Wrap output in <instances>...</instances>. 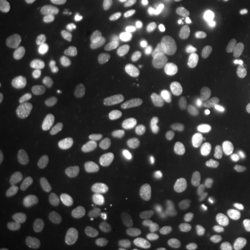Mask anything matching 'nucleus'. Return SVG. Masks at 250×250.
<instances>
[{
	"label": "nucleus",
	"instance_id": "15",
	"mask_svg": "<svg viewBox=\"0 0 250 250\" xmlns=\"http://www.w3.org/2000/svg\"><path fill=\"white\" fill-rule=\"evenodd\" d=\"M221 117V110L217 107H200L196 115L197 124L200 128H208L215 125Z\"/></svg>",
	"mask_w": 250,
	"mask_h": 250
},
{
	"label": "nucleus",
	"instance_id": "37",
	"mask_svg": "<svg viewBox=\"0 0 250 250\" xmlns=\"http://www.w3.org/2000/svg\"><path fill=\"white\" fill-rule=\"evenodd\" d=\"M7 198V190L3 186L0 187V206L4 205Z\"/></svg>",
	"mask_w": 250,
	"mask_h": 250
},
{
	"label": "nucleus",
	"instance_id": "18",
	"mask_svg": "<svg viewBox=\"0 0 250 250\" xmlns=\"http://www.w3.org/2000/svg\"><path fill=\"white\" fill-rule=\"evenodd\" d=\"M120 122H121V125H122L123 129L126 133H129V134L139 133L143 128V124H142V121L140 120V118L130 111L124 112L121 115Z\"/></svg>",
	"mask_w": 250,
	"mask_h": 250
},
{
	"label": "nucleus",
	"instance_id": "10",
	"mask_svg": "<svg viewBox=\"0 0 250 250\" xmlns=\"http://www.w3.org/2000/svg\"><path fill=\"white\" fill-rule=\"evenodd\" d=\"M21 19V10L13 0H0V21L7 25L17 24Z\"/></svg>",
	"mask_w": 250,
	"mask_h": 250
},
{
	"label": "nucleus",
	"instance_id": "5",
	"mask_svg": "<svg viewBox=\"0 0 250 250\" xmlns=\"http://www.w3.org/2000/svg\"><path fill=\"white\" fill-rule=\"evenodd\" d=\"M119 23L115 15L100 9H91L81 20V24L86 30L114 29Z\"/></svg>",
	"mask_w": 250,
	"mask_h": 250
},
{
	"label": "nucleus",
	"instance_id": "16",
	"mask_svg": "<svg viewBox=\"0 0 250 250\" xmlns=\"http://www.w3.org/2000/svg\"><path fill=\"white\" fill-rule=\"evenodd\" d=\"M211 78L208 74L204 73L202 78L191 85H183L181 88V96L185 99H191L204 93L209 87Z\"/></svg>",
	"mask_w": 250,
	"mask_h": 250
},
{
	"label": "nucleus",
	"instance_id": "30",
	"mask_svg": "<svg viewBox=\"0 0 250 250\" xmlns=\"http://www.w3.org/2000/svg\"><path fill=\"white\" fill-rule=\"evenodd\" d=\"M242 31H243V25L234 24V25L226 28L223 32H221L219 35V39L223 42L232 41L237 36H240Z\"/></svg>",
	"mask_w": 250,
	"mask_h": 250
},
{
	"label": "nucleus",
	"instance_id": "32",
	"mask_svg": "<svg viewBox=\"0 0 250 250\" xmlns=\"http://www.w3.org/2000/svg\"><path fill=\"white\" fill-rule=\"evenodd\" d=\"M152 56H153V52L147 46L137 47L133 52L134 60L139 63L145 62L147 59H150Z\"/></svg>",
	"mask_w": 250,
	"mask_h": 250
},
{
	"label": "nucleus",
	"instance_id": "44",
	"mask_svg": "<svg viewBox=\"0 0 250 250\" xmlns=\"http://www.w3.org/2000/svg\"><path fill=\"white\" fill-rule=\"evenodd\" d=\"M138 29H139V30L143 29V24H139V25H138Z\"/></svg>",
	"mask_w": 250,
	"mask_h": 250
},
{
	"label": "nucleus",
	"instance_id": "6",
	"mask_svg": "<svg viewBox=\"0 0 250 250\" xmlns=\"http://www.w3.org/2000/svg\"><path fill=\"white\" fill-rule=\"evenodd\" d=\"M170 171L164 167L154 170L148 183V190L152 195L162 196L170 190Z\"/></svg>",
	"mask_w": 250,
	"mask_h": 250
},
{
	"label": "nucleus",
	"instance_id": "23",
	"mask_svg": "<svg viewBox=\"0 0 250 250\" xmlns=\"http://www.w3.org/2000/svg\"><path fill=\"white\" fill-rule=\"evenodd\" d=\"M93 81V74L89 69L83 68L74 73L72 78V87L77 91L84 89L90 86Z\"/></svg>",
	"mask_w": 250,
	"mask_h": 250
},
{
	"label": "nucleus",
	"instance_id": "7",
	"mask_svg": "<svg viewBox=\"0 0 250 250\" xmlns=\"http://www.w3.org/2000/svg\"><path fill=\"white\" fill-rule=\"evenodd\" d=\"M50 104V97L45 92H41L36 95L28 103L26 108L27 115L33 120L41 119L48 112Z\"/></svg>",
	"mask_w": 250,
	"mask_h": 250
},
{
	"label": "nucleus",
	"instance_id": "41",
	"mask_svg": "<svg viewBox=\"0 0 250 250\" xmlns=\"http://www.w3.org/2000/svg\"><path fill=\"white\" fill-rule=\"evenodd\" d=\"M114 185H115L116 187H122V186H124V184H123L121 181H119V180H116V181L114 182Z\"/></svg>",
	"mask_w": 250,
	"mask_h": 250
},
{
	"label": "nucleus",
	"instance_id": "9",
	"mask_svg": "<svg viewBox=\"0 0 250 250\" xmlns=\"http://www.w3.org/2000/svg\"><path fill=\"white\" fill-rule=\"evenodd\" d=\"M91 182V175L83 170H70L63 175L65 187L72 191L83 190L89 187Z\"/></svg>",
	"mask_w": 250,
	"mask_h": 250
},
{
	"label": "nucleus",
	"instance_id": "45",
	"mask_svg": "<svg viewBox=\"0 0 250 250\" xmlns=\"http://www.w3.org/2000/svg\"><path fill=\"white\" fill-rule=\"evenodd\" d=\"M248 33L250 35V25L249 26V28H248Z\"/></svg>",
	"mask_w": 250,
	"mask_h": 250
},
{
	"label": "nucleus",
	"instance_id": "35",
	"mask_svg": "<svg viewBox=\"0 0 250 250\" xmlns=\"http://www.w3.org/2000/svg\"><path fill=\"white\" fill-rule=\"evenodd\" d=\"M224 82H229V83H236L238 81V76L235 72H232V71H228L225 72L224 76Z\"/></svg>",
	"mask_w": 250,
	"mask_h": 250
},
{
	"label": "nucleus",
	"instance_id": "25",
	"mask_svg": "<svg viewBox=\"0 0 250 250\" xmlns=\"http://www.w3.org/2000/svg\"><path fill=\"white\" fill-rule=\"evenodd\" d=\"M109 39V33L107 29L92 30L87 34L85 41L90 45H100L106 44Z\"/></svg>",
	"mask_w": 250,
	"mask_h": 250
},
{
	"label": "nucleus",
	"instance_id": "34",
	"mask_svg": "<svg viewBox=\"0 0 250 250\" xmlns=\"http://www.w3.org/2000/svg\"><path fill=\"white\" fill-rule=\"evenodd\" d=\"M239 76L246 83H250V64L243 65L239 70Z\"/></svg>",
	"mask_w": 250,
	"mask_h": 250
},
{
	"label": "nucleus",
	"instance_id": "47",
	"mask_svg": "<svg viewBox=\"0 0 250 250\" xmlns=\"http://www.w3.org/2000/svg\"></svg>",
	"mask_w": 250,
	"mask_h": 250
},
{
	"label": "nucleus",
	"instance_id": "13",
	"mask_svg": "<svg viewBox=\"0 0 250 250\" xmlns=\"http://www.w3.org/2000/svg\"><path fill=\"white\" fill-rule=\"evenodd\" d=\"M244 224L236 220H227L218 227V236L222 240H231L244 232Z\"/></svg>",
	"mask_w": 250,
	"mask_h": 250
},
{
	"label": "nucleus",
	"instance_id": "19",
	"mask_svg": "<svg viewBox=\"0 0 250 250\" xmlns=\"http://www.w3.org/2000/svg\"><path fill=\"white\" fill-rule=\"evenodd\" d=\"M115 204V197L111 194H102L93 198L90 202V208L97 213H105Z\"/></svg>",
	"mask_w": 250,
	"mask_h": 250
},
{
	"label": "nucleus",
	"instance_id": "3",
	"mask_svg": "<svg viewBox=\"0 0 250 250\" xmlns=\"http://www.w3.org/2000/svg\"><path fill=\"white\" fill-rule=\"evenodd\" d=\"M249 199L248 192L242 188H235L222 192L208 199L207 207L211 211H224L244 205Z\"/></svg>",
	"mask_w": 250,
	"mask_h": 250
},
{
	"label": "nucleus",
	"instance_id": "22",
	"mask_svg": "<svg viewBox=\"0 0 250 250\" xmlns=\"http://www.w3.org/2000/svg\"><path fill=\"white\" fill-rule=\"evenodd\" d=\"M122 68L125 75L131 80L134 81L137 83H141L143 82L145 70L139 64L126 60L122 63Z\"/></svg>",
	"mask_w": 250,
	"mask_h": 250
},
{
	"label": "nucleus",
	"instance_id": "14",
	"mask_svg": "<svg viewBox=\"0 0 250 250\" xmlns=\"http://www.w3.org/2000/svg\"><path fill=\"white\" fill-rule=\"evenodd\" d=\"M204 67L197 61L188 63L181 74V81L183 85H191L200 80L204 75Z\"/></svg>",
	"mask_w": 250,
	"mask_h": 250
},
{
	"label": "nucleus",
	"instance_id": "20",
	"mask_svg": "<svg viewBox=\"0 0 250 250\" xmlns=\"http://www.w3.org/2000/svg\"><path fill=\"white\" fill-rule=\"evenodd\" d=\"M84 164L86 168L97 176H101L107 169L106 161L100 154L96 152L90 153L85 159Z\"/></svg>",
	"mask_w": 250,
	"mask_h": 250
},
{
	"label": "nucleus",
	"instance_id": "17",
	"mask_svg": "<svg viewBox=\"0 0 250 250\" xmlns=\"http://www.w3.org/2000/svg\"><path fill=\"white\" fill-rule=\"evenodd\" d=\"M238 85L236 83L224 82V83L218 85L209 93L208 98L213 102L223 101L224 99H230L237 92Z\"/></svg>",
	"mask_w": 250,
	"mask_h": 250
},
{
	"label": "nucleus",
	"instance_id": "43",
	"mask_svg": "<svg viewBox=\"0 0 250 250\" xmlns=\"http://www.w3.org/2000/svg\"><path fill=\"white\" fill-rule=\"evenodd\" d=\"M241 4L247 5V4H250V0H238Z\"/></svg>",
	"mask_w": 250,
	"mask_h": 250
},
{
	"label": "nucleus",
	"instance_id": "42",
	"mask_svg": "<svg viewBox=\"0 0 250 250\" xmlns=\"http://www.w3.org/2000/svg\"><path fill=\"white\" fill-rule=\"evenodd\" d=\"M136 26H137V24L134 22H134H131V23H128V24H127L128 28H135Z\"/></svg>",
	"mask_w": 250,
	"mask_h": 250
},
{
	"label": "nucleus",
	"instance_id": "2",
	"mask_svg": "<svg viewBox=\"0 0 250 250\" xmlns=\"http://www.w3.org/2000/svg\"><path fill=\"white\" fill-rule=\"evenodd\" d=\"M43 83V75L36 68H28L18 74L12 80V89L22 97H35Z\"/></svg>",
	"mask_w": 250,
	"mask_h": 250
},
{
	"label": "nucleus",
	"instance_id": "4",
	"mask_svg": "<svg viewBox=\"0 0 250 250\" xmlns=\"http://www.w3.org/2000/svg\"><path fill=\"white\" fill-rule=\"evenodd\" d=\"M54 167L53 158L44 151H38L28 156L23 161V170L32 177L47 176Z\"/></svg>",
	"mask_w": 250,
	"mask_h": 250
},
{
	"label": "nucleus",
	"instance_id": "1",
	"mask_svg": "<svg viewBox=\"0 0 250 250\" xmlns=\"http://www.w3.org/2000/svg\"><path fill=\"white\" fill-rule=\"evenodd\" d=\"M65 214L62 206L50 204L41 207L32 221L34 231L41 237L52 236L61 228Z\"/></svg>",
	"mask_w": 250,
	"mask_h": 250
},
{
	"label": "nucleus",
	"instance_id": "31",
	"mask_svg": "<svg viewBox=\"0 0 250 250\" xmlns=\"http://www.w3.org/2000/svg\"><path fill=\"white\" fill-rule=\"evenodd\" d=\"M134 0H101L102 4L109 9H125L132 6Z\"/></svg>",
	"mask_w": 250,
	"mask_h": 250
},
{
	"label": "nucleus",
	"instance_id": "40",
	"mask_svg": "<svg viewBox=\"0 0 250 250\" xmlns=\"http://www.w3.org/2000/svg\"><path fill=\"white\" fill-rule=\"evenodd\" d=\"M244 250H250V240L246 243V245L244 247Z\"/></svg>",
	"mask_w": 250,
	"mask_h": 250
},
{
	"label": "nucleus",
	"instance_id": "8",
	"mask_svg": "<svg viewBox=\"0 0 250 250\" xmlns=\"http://www.w3.org/2000/svg\"><path fill=\"white\" fill-rule=\"evenodd\" d=\"M61 133L70 138H84L90 133L88 124L78 118L66 120L61 126Z\"/></svg>",
	"mask_w": 250,
	"mask_h": 250
},
{
	"label": "nucleus",
	"instance_id": "12",
	"mask_svg": "<svg viewBox=\"0 0 250 250\" xmlns=\"http://www.w3.org/2000/svg\"><path fill=\"white\" fill-rule=\"evenodd\" d=\"M128 107L134 111L148 113L155 108V100L151 94L141 92L128 102Z\"/></svg>",
	"mask_w": 250,
	"mask_h": 250
},
{
	"label": "nucleus",
	"instance_id": "33",
	"mask_svg": "<svg viewBox=\"0 0 250 250\" xmlns=\"http://www.w3.org/2000/svg\"><path fill=\"white\" fill-rule=\"evenodd\" d=\"M165 38V33L160 31L158 29V27L154 26L151 29L150 33H149V40L152 43H157V42H161V40H163Z\"/></svg>",
	"mask_w": 250,
	"mask_h": 250
},
{
	"label": "nucleus",
	"instance_id": "11",
	"mask_svg": "<svg viewBox=\"0 0 250 250\" xmlns=\"http://www.w3.org/2000/svg\"><path fill=\"white\" fill-rule=\"evenodd\" d=\"M109 241L108 232L103 227L96 228L87 239L83 250H106Z\"/></svg>",
	"mask_w": 250,
	"mask_h": 250
},
{
	"label": "nucleus",
	"instance_id": "28",
	"mask_svg": "<svg viewBox=\"0 0 250 250\" xmlns=\"http://www.w3.org/2000/svg\"><path fill=\"white\" fill-rule=\"evenodd\" d=\"M83 149V142L79 138H71L64 146V151L67 156L75 158L79 156Z\"/></svg>",
	"mask_w": 250,
	"mask_h": 250
},
{
	"label": "nucleus",
	"instance_id": "39",
	"mask_svg": "<svg viewBox=\"0 0 250 250\" xmlns=\"http://www.w3.org/2000/svg\"><path fill=\"white\" fill-rule=\"evenodd\" d=\"M111 250H126V249H125V246H123V245H118Z\"/></svg>",
	"mask_w": 250,
	"mask_h": 250
},
{
	"label": "nucleus",
	"instance_id": "26",
	"mask_svg": "<svg viewBox=\"0 0 250 250\" xmlns=\"http://www.w3.org/2000/svg\"><path fill=\"white\" fill-rule=\"evenodd\" d=\"M112 125L108 121H102L99 126V134L101 135L102 142L107 146H114L117 143L116 134L111 132Z\"/></svg>",
	"mask_w": 250,
	"mask_h": 250
},
{
	"label": "nucleus",
	"instance_id": "38",
	"mask_svg": "<svg viewBox=\"0 0 250 250\" xmlns=\"http://www.w3.org/2000/svg\"><path fill=\"white\" fill-rule=\"evenodd\" d=\"M242 215L244 216V217H246V218H250V205L248 206V207H246L243 210H242Z\"/></svg>",
	"mask_w": 250,
	"mask_h": 250
},
{
	"label": "nucleus",
	"instance_id": "24",
	"mask_svg": "<svg viewBox=\"0 0 250 250\" xmlns=\"http://www.w3.org/2000/svg\"><path fill=\"white\" fill-rule=\"evenodd\" d=\"M64 196V190L61 187H52L45 190L38 198V205L40 207L50 205Z\"/></svg>",
	"mask_w": 250,
	"mask_h": 250
},
{
	"label": "nucleus",
	"instance_id": "21",
	"mask_svg": "<svg viewBox=\"0 0 250 250\" xmlns=\"http://www.w3.org/2000/svg\"><path fill=\"white\" fill-rule=\"evenodd\" d=\"M98 99V92L92 86H88L84 89L79 91L76 98V103L83 109H87L93 107Z\"/></svg>",
	"mask_w": 250,
	"mask_h": 250
},
{
	"label": "nucleus",
	"instance_id": "29",
	"mask_svg": "<svg viewBox=\"0 0 250 250\" xmlns=\"http://www.w3.org/2000/svg\"><path fill=\"white\" fill-rule=\"evenodd\" d=\"M233 106L238 112L241 113L250 110V90L245 91L244 93L238 95L234 100Z\"/></svg>",
	"mask_w": 250,
	"mask_h": 250
},
{
	"label": "nucleus",
	"instance_id": "36",
	"mask_svg": "<svg viewBox=\"0 0 250 250\" xmlns=\"http://www.w3.org/2000/svg\"><path fill=\"white\" fill-rule=\"evenodd\" d=\"M51 3L53 4V6L55 7H58V8H62L67 6L72 0H50Z\"/></svg>",
	"mask_w": 250,
	"mask_h": 250
},
{
	"label": "nucleus",
	"instance_id": "27",
	"mask_svg": "<svg viewBox=\"0 0 250 250\" xmlns=\"http://www.w3.org/2000/svg\"><path fill=\"white\" fill-rule=\"evenodd\" d=\"M225 8L224 0H208L206 7V14L209 21L219 18Z\"/></svg>",
	"mask_w": 250,
	"mask_h": 250
},
{
	"label": "nucleus",
	"instance_id": "46",
	"mask_svg": "<svg viewBox=\"0 0 250 250\" xmlns=\"http://www.w3.org/2000/svg\"><path fill=\"white\" fill-rule=\"evenodd\" d=\"M249 12L250 13V9H249Z\"/></svg>",
	"mask_w": 250,
	"mask_h": 250
}]
</instances>
